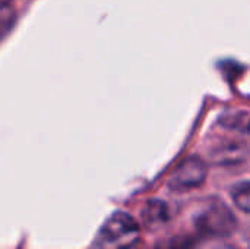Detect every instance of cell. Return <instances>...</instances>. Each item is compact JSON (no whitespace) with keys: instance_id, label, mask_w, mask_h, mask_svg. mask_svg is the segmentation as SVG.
<instances>
[{"instance_id":"cell-1","label":"cell","mask_w":250,"mask_h":249,"mask_svg":"<svg viewBox=\"0 0 250 249\" xmlns=\"http://www.w3.org/2000/svg\"><path fill=\"white\" fill-rule=\"evenodd\" d=\"M97 249H139V226L126 213H114L103 225Z\"/></svg>"},{"instance_id":"cell-2","label":"cell","mask_w":250,"mask_h":249,"mask_svg":"<svg viewBox=\"0 0 250 249\" xmlns=\"http://www.w3.org/2000/svg\"><path fill=\"white\" fill-rule=\"evenodd\" d=\"M236 217L223 203L215 201L196 219V227L204 236L224 238L236 230Z\"/></svg>"},{"instance_id":"cell-3","label":"cell","mask_w":250,"mask_h":249,"mask_svg":"<svg viewBox=\"0 0 250 249\" xmlns=\"http://www.w3.org/2000/svg\"><path fill=\"white\" fill-rule=\"evenodd\" d=\"M207 179V164L199 157H188L174 170L168 181V186L173 191L185 192L199 188Z\"/></svg>"},{"instance_id":"cell-4","label":"cell","mask_w":250,"mask_h":249,"mask_svg":"<svg viewBox=\"0 0 250 249\" xmlns=\"http://www.w3.org/2000/svg\"><path fill=\"white\" fill-rule=\"evenodd\" d=\"M142 217H144V223L146 225V227L149 229L158 227L170 220L168 205L160 200H152L145 205L142 211Z\"/></svg>"},{"instance_id":"cell-5","label":"cell","mask_w":250,"mask_h":249,"mask_svg":"<svg viewBox=\"0 0 250 249\" xmlns=\"http://www.w3.org/2000/svg\"><path fill=\"white\" fill-rule=\"evenodd\" d=\"M233 201L234 204L243 211V213H249L250 210V185L248 181L240 182L239 185H236L233 188L231 192Z\"/></svg>"},{"instance_id":"cell-6","label":"cell","mask_w":250,"mask_h":249,"mask_svg":"<svg viewBox=\"0 0 250 249\" xmlns=\"http://www.w3.org/2000/svg\"><path fill=\"white\" fill-rule=\"evenodd\" d=\"M15 0H0V37L4 35L15 22Z\"/></svg>"},{"instance_id":"cell-7","label":"cell","mask_w":250,"mask_h":249,"mask_svg":"<svg viewBox=\"0 0 250 249\" xmlns=\"http://www.w3.org/2000/svg\"><path fill=\"white\" fill-rule=\"evenodd\" d=\"M193 241L190 238H174L167 241L164 249H192Z\"/></svg>"}]
</instances>
